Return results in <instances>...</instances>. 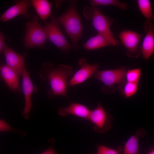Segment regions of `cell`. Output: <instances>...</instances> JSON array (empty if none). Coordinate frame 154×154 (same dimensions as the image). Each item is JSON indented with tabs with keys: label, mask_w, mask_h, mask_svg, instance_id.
Listing matches in <instances>:
<instances>
[{
	"label": "cell",
	"mask_w": 154,
	"mask_h": 154,
	"mask_svg": "<svg viewBox=\"0 0 154 154\" xmlns=\"http://www.w3.org/2000/svg\"><path fill=\"white\" fill-rule=\"evenodd\" d=\"M73 73L71 66L61 64L56 67L51 62H43L39 76L41 79L50 83V87L48 92V97L51 99L57 96L68 98L66 92L68 79Z\"/></svg>",
	"instance_id": "obj_1"
},
{
	"label": "cell",
	"mask_w": 154,
	"mask_h": 154,
	"mask_svg": "<svg viewBox=\"0 0 154 154\" xmlns=\"http://www.w3.org/2000/svg\"><path fill=\"white\" fill-rule=\"evenodd\" d=\"M56 19L64 27L72 42L74 47H77L78 41L82 38L83 26L77 10L75 2L72 1L67 10Z\"/></svg>",
	"instance_id": "obj_2"
},
{
	"label": "cell",
	"mask_w": 154,
	"mask_h": 154,
	"mask_svg": "<svg viewBox=\"0 0 154 154\" xmlns=\"http://www.w3.org/2000/svg\"><path fill=\"white\" fill-rule=\"evenodd\" d=\"M83 13L86 19L92 21L93 27L98 33L108 37L112 42L114 46L118 45L119 42L114 38L111 29L113 19L103 15L100 9L97 7L86 6L83 9Z\"/></svg>",
	"instance_id": "obj_3"
},
{
	"label": "cell",
	"mask_w": 154,
	"mask_h": 154,
	"mask_svg": "<svg viewBox=\"0 0 154 154\" xmlns=\"http://www.w3.org/2000/svg\"><path fill=\"white\" fill-rule=\"evenodd\" d=\"M47 39L44 28L39 22L36 16L32 18L31 21L26 24V30L24 39L26 49L35 47L44 48Z\"/></svg>",
	"instance_id": "obj_4"
},
{
	"label": "cell",
	"mask_w": 154,
	"mask_h": 154,
	"mask_svg": "<svg viewBox=\"0 0 154 154\" xmlns=\"http://www.w3.org/2000/svg\"><path fill=\"white\" fill-rule=\"evenodd\" d=\"M51 17L50 21H46L44 27L47 39L67 55L70 49L74 47L69 43L60 30L59 23L56 18L52 16Z\"/></svg>",
	"instance_id": "obj_5"
},
{
	"label": "cell",
	"mask_w": 154,
	"mask_h": 154,
	"mask_svg": "<svg viewBox=\"0 0 154 154\" xmlns=\"http://www.w3.org/2000/svg\"><path fill=\"white\" fill-rule=\"evenodd\" d=\"M113 117L98 103L97 107L91 111L89 119L94 125V131L100 133H105L111 127Z\"/></svg>",
	"instance_id": "obj_6"
},
{
	"label": "cell",
	"mask_w": 154,
	"mask_h": 154,
	"mask_svg": "<svg viewBox=\"0 0 154 154\" xmlns=\"http://www.w3.org/2000/svg\"><path fill=\"white\" fill-rule=\"evenodd\" d=\"M118 36L126 48V53L129 57L137 58L141 54V46L139 43L141 35L130 30H125Z\"/></svg>",
	"instance_id": "obj_7"
},
{
	"label": "cell",
	"mask_w": 154,
	"mask_h": 154,
	"mask_svg": "<svg viewBox=\"0 0 154 154\" xmlns=\"http://www.w3.org/2000/svg\"><path fill=\"white\" fill-rule=\"evenodd\" d=\"M78 64L80 67V68L68 82V87L73 86L84 82L98 72L99 68L98 64L89 63L84 58L80 59Z\"/></svg>",
	"instance_id": "obj_8"
},
{
	"label": "cell",
	"mask_w": 154,
	"mask_h": 154,
	"mask_svg": "<svg viewBox=\"0 0 154 154\" xmlns=\"http://www.w3.org/2000/svg\"><path fill=\"white\" fill-rule=\"evenodd\" d=\"M22 76L23 78L22 87L25 99L24 107L22 112V116L29 120V113L32 107L31 95L33 93L37 92L38 88L33 84L26 68L25 69Z\"/></svg>",
	"instance_id": "obj_9"
},
{
	"label": "cell",
	"mask_w": 154,
	"mask_h": 154,
	"mask_svg": "<svg viewBox=\"0 0 154 154\" xmlns=\"http://www.w3.org/2000/svg\"><path fill=\"white\" fill-rule=\"evenodd\" d=\"M126 72L124 67L114 70H104L97 72L94 77L108 86L122 83L125 78Z\"/></svg>",
	"instance_id": "obj_10"
},
{
	"label": "cell",
	"mask_w": 154,
	"mask_h": 154,
	"mask_svg": "<svg viewBox=\"0 0 154 154\" xmlns=\"http://www.w3.org/2000/svg\"><path fill=\"white\" fill-rule=\"evenodd\" d=\"M3 51L6 64L15 71L19 76H22L26 68L23 56L15 52L5 43L4 45Z\"/></svg>",
	"instance_id": "obj_11"
},
{
	"label": "cell",
	"mask_w": 154,
	"mask_h": 154,
	"mask_svg": "<svg viewBox=\"0 0 154 154\" xmlns=\"http://www.w3.org/2000/svg\"><path fill=\"white\" fill-rule=\"evenodd\" d=\"M31 5L30 1L29 0H22L18 1L1 15L0 17V21L3 22H6L20 15L29 18L31 15L27 11L28 8Z\"/></svg>",
	"instance_id": "obj_12"
},
{
	"label": "cell",
	"mask_w": 154,
	"mask_h": 154,
	"mask_svg": "<svg viewBox=\"0 0 154 154\" xmlns=\"http://www.w3.org/2000/svg\"><path fill=\"white\" fill-rule=\"evenodd\" d=\"M19 75L6 64L0 66V79L5 82L10 90L14 93H21L19 86Z\"/></svg>",
	"instance_id": "obj_13"
},
{
	"label": "cell",
	"mask_w": 154,
	"mask_h": 154,
	"mask_svg": "<svg viewBox=\"0 0 154 154\" xmlns=\"http://www.w3.org/2000/svg\"><path fill=\"white\" fill-rule=\"evenodd\" d=\"M143 27L146 34L141 46V54L143 58L147 60L154 52V34L151 20L147 19L143 24Z\"/></svg>",
	"instance_id": "obj_14"
},
{
	"label": "cell",
	"mask_w": 154,
	"mask_h": 154,
	"mask_svg": "<svg viewBox=\"0 0 154 154\" xmlns=\"http://www.w3.org/2000/svg\"><path fill=\"white\" fill-rule=\"evenodd\" d=\"M91 111L87 107L83 104L76 103H72L68 106L61 107L58 113L61 116H65L68 114L88 119Z\"/></svg>",
	"instance_id": "obj_15"
},
{
	"label": "cell",
	"mask_w": 154,
	"mask_h": 154,
	"mask_svg": "<svg viewBox=\"0 0 154 154\" xmlns=\"http://www.w3.org/2000/svg\"><path fill=\"white\" fill-rule=\"evenodd\" d=\"M146 130L143 127L137 129L135 135L131 136L125 144L123 154H140L139 140L146 134Z\"/></svg>",
	"instance_id": "obj_16"
},
{
	"label": "cell",
	"mask_w": 154,
	"mask_h": 154,
	"mask_svg": "<svg viewBox=\"0 0 154 154\" xmlns=\"http://www.w3.org/2000/svg\"><path fill=\"white\" fill-rule=\"evenodd\" d=\"M114 44L105 35L98 33L89 39L83 45L87 50H92Z\"/></svg>",
	"instance_id": "obj_17"
},
{
	"label": "cell",
	"mask_w": 154,
	"mask_h": 154,
	"mask_svg": "<svg viewBox=\"0 0 154 154\" xmlns=\"http://www.w3.org/2000/svg\"><path fill=\"white\" fill-rule=\"evenodd\" d=\"M30 1L37 13L42 19L45 21L51 15V3L48 1L32 0Z\"/></svg>",
	"instance_id": "obj_18"
},
{
	"label": "cell",
	"mask_w": 154,
	"mask_h": 154,
	"mask_svg": "<svg viewBox=\"0 0 154 154\" xmlns=\"http://www.w3.org/2000/svg\"><path fill=\"white\" fill-rule=\"evenodd\" d=\"M90 2L91 6L94 7L99 5H112L123 11H125L128 8V6L126 3L117 0H91Z\"/></svg>",
	"instance_id": "obj_19"
},
{
	"label": "cell",
	"mask_w": 154,
	"mask_h": 154,
	"mask_svg": "<svg viewBox=\"0 0 154 154\" xmlns=\"http://www.w3.org/2000/svg\"><path fill=\"white\" fill-rule=\"evenodd\" d=\"M139 9L142 15L148 20H151L153 18L152 6L149 0H138Z\"/></svg>",
	"instance_id": "obj_20"
},
{
	"label": "cell",
	"mask_w": 154,
	"mask_h": 154,
	"mask_svg": "<svg viewBox=\"0 0 154 154\" xmlns=\"http://www.w3.org/2000/svg\"><path fill=\"white\" fill-rule=\"evenodd\" d=\"M141 74L140 68L129 69L126 71L125 78L127 82L138 83Z\"/></svg>",
	"instance_id": "obj_21"
},
{
	"label": "cell",
	"mask_w": 154,
	"mask_h": 154,
	"mask_svg": "<svg viewBox=\"0 0 154 154\" xmlns=\"http://www.w3.org/2000/svg\"><path fill=\"white\" fill-rule=\"evenodd\" d=\"M138 84L136 83L127 82L123 91V94L125 97H130L136 93L138 88Z\"/></svg>",
	"instance_id": "obj_22"
},
{
	"label": "cell",
	"mask_w": 154,
	"mask_h": 154,
	"mask_svg": "<svg viewBox=\"0 0 154 154\" xmlns=\"http://www.w3.org/2000/svg\"><path fill=\"white\" fill-rule=\"evenodd\" d=\"M0 131L13 132L22 134V135H25L21 133L22 131L14 129L6 121L1 119H0Z\"/></svg>",
	"instance_id": "obj_23"
},
{
	"label": "cell",
	"mask_w": 154,
	"mask_h": 154,
	"mask_svg": "<svg viewBox=\"0 0 154 154\" xmlns=\"http://www.w3.org/2000/svg\"><path fill=\"white\" fill-rule=\"evenodd\" d=\"M96 154H121L118 151L104 145H97Z\"/></svg>",
	"instance_id": "obj_24"
},
{
	"label": "cell",
	"mask_w": 154,
	"mask_h": 154,
	"mask_svg": "<svg viewBox=\"0 0 154 154\" xmlns=\"http://www.w3.org/2000/svg\"><path fill=\"white\" fill-rule=\"evenodd\" d=\"M5 36L3 35L0 31V55L3 50L4 45L5 44Z\"/></svg>",
	"instance_id": "obj_25"
},
{
	"label": "cell",
	"mask_w": 154,
	"mask_h": 154,
	"mask_svg": "<svg viewBox=\"0 0 154 154\" xmlns=\"http://www.w3.org/2000/svg\"><path fill=\"white\" fill-rule=\"evenodd\" d=\"M40 154H59L54 149L52 145Z\"/></svg>",
	"instance_id": "obj_26"
},
{
	"label": "cell",
	"mask_w": 154,
	"mask_h": 154,
	"mask_svg": "<svg viewBox=\"0 0 154 154\" xmlns=\"http://www.w3.org/2000/svg\"><path fill=\"white\" fill-rule=\"evenodd\" d=\"M148 154H154V150H152Z\"/></svg>",
	"instance_id": "obj_27"
},
{
	"label": "cell",
	"mask_w": 154,
	"mask_h": 154,
	"mask_svg": "<svg viewBox=\"0 0 154 154\" xmlns=\"http://www.w3.org/2000/svg\"><path fill=\"white\" fill-rule=\"evenodd\" d=\"M92 154H94V153H92Z\"/></svg>",
	"instance_id": "obj_28"
}]
</instances>
